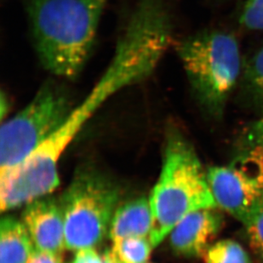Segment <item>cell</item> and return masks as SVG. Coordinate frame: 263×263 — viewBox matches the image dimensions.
<instances>
[{
	"label": "cell",
	"mask_w": 263,
	"mask_h": 263,
	"mask_svg": "<svg viewBox=\"0 0 263 263\" xmlns=\"http://www.w3.org/2000/svg\"><path fill=\"white\" fill-rule=\"evenodd\" d=\"M203 257L205 263H252L246 249L233 239L216 241Z\"/></svg>",
	"instance_id": "cell-14"
},
{
	"label": "cell",
	"mask_w": 263,
	"mask_h": 263,
	"mask_svg": "<svg viewBox=\"0 0 263 263\" xmlns=\"http://www.w3.org/2000/svg\"><path fill=\"white\" fill-rule=\"evenodd\" d=\"M72 94L62 82L48 80L0 132V175L15 169L69 117Z\"/></svg>",
	"instance_id": "cell-4"
},
{
	"label": "cell",
	"mask_w": 263,
	"mask_h": 263,
	"mask_svg": "<svg viewBox=\"0 0 263 263\" xmlns=\"http://www.w3.org/2000/svg\"><path fill=\"white\" fill-rule=\"evenodd\" d=\"M239 23L251 31L263 30V0H246L241 10Z\"/></svg>",
	"instance_id": "cell-16"
},
{
	"label": "cell",
	"mask_w": 263,
	"mask_h": 263,
	"mask_svg": "<svg viewBox=\"0 0 263 263\" xmlns=\"http://www.w3.org/2000/svg\"><path fill=\"white\" fill-rule=\"evenodd\" d=\"M72 263H117L112 257L110 251L103 255L97 252L95 248L84 249L76 251L74 259Z\"/></svg>",
	"instance_id": "cell-17"
},
{
	"label": "cell",
	"mask_w": 263,
	"mask_h": 263,
	"mask_svg": "<svg viewBox=\"0 0 263 263\" xmlns=\"http://www.w3.org/2000/svg\"><path fill=\"white\" fill-rule=\"evenodd\" d=\"M23 220L35 249L58 255L66 249L64 216L55 199L45 196L26 204Z\"/></svg>",
	"instance_id": "cell-8"
},
{
	"label": "cell",
	"mask_w": 263,
	"mask_h": 263,
	"mask_svg": "<svg viewBox=\"0 0 263 263\" xmlns=\"http://www.w3.org/2000/svg\"><path fill=\"white\" fill-rule=\"evenodd\" d=\"M149 201L154 217L149 239L154 248L189 214L218 208L195 149L176 129L168 134L161 172Z\"/></svg>",
	"instance_id": "cell-2"
},
{
	"label": "cell",
	"mask_w": 263,
	"mask_h": 263,
	"mask_svg": "<svg viewBox=\"0 0 263 263\" xmlns=\"http://www.w3.org/2000/svg\"><path fill=\"white\" fill-rule=\"evenodd\" d=\"M61 255L35 249L27 263H62Z\"/></svg>",
	"instance_id": "cell-18"
},
{
	"label": "cell",
	"mask_w": 263,
	"mask_h": 263,
	"mask_svg": "<svg viewBox=\"0 0 263 263\" xmlns=\"http://www.w3.org/2000/svg\"><path fill=\"white\" fill-rule=\"evenodd\" d=\"M238 87L243 101L263 116V45L243 63Z\"/></svg>",
	"instance_id": "cell-12"
},
{
	"label": "cell",
	"mask_w": 263,
	"mask_h": 263,
	"mask_svg": "<svg viewBox=\"0 0 263 263\" xmlns=\"http://www.w3.org/2000/svg\"><path fill=\"white\" fill-rule=\"evenodd\" d=\"M0 106H1V117H2V119H4V116H5L6 114H7L8 109H9V101H8L7 97L5 96V93L2 92L1 93V101H0Z\"/></svg>",
	"instance_id": "cell-19"
},
{
	"label": "cell",
	"mask_w": 263,
	"mask_h": 263,
	"mask_svg": "<svg viewBox=\"0 0 263 263\" xmlns=\"http://www.w3.org/2000/svg\"><path fill=\"white\" fill-rule=\"evenodd\" d=\"M154 246L150 239L141 237L112 240V257L117 263H146Z\"/></svg>",
	"instance_id": "cell-13"
},
{
	"label": "cell",
	"mask_w": 263,
	"mask_h": 263,
	"mask_svg": "<svg viewBox=\"0 0 263 263\" xmlns=\"http://www.w3.org/2000/svg\"><path fill=\"white\" fill-rule=\"evenodd\" d=\"M150 201L139 198L118 207L110 224L109 236L114 239L130 237L146 238L153 229Z\"/></svg>",
	"instance_id": "cell-9"
},
{
	"label": "cell",
	"mask_w": 263,
	"mask_h": 263,
	"mask_svg": "<svg viewBox=\"0 0 263 263\" xmlns=\"http://www.w3.org/2000/svg\"><path fill=\"white\" fill-rule=\"evenodd\" d=\"M219 210L201 209L184 217L170 234L172 251L184 257L204 256L223 225Z\"/></svg>",
	"instance_id": "cell-7"
},
{
	"label": "cell",
	"mask_w": 263,
	"mask_h": 263,
	"mask_svg": "<svg viewBox=\"0 0 263 263\" xmlns=\"http://www.w3.org/2000/svg\"><path fill=\"white\" fill-rule=\"evenodd\" d=\"M35 246L24 223L10 216L0 222V263H27Z\"/></svg>",
	"instance_id": "cell-11"
},
{
	"label": "cell",
	"mask_w": 263,
	"mask_h": 263,
	"mask_svg": "<svg viewBox=\"0 0 263 263\" xmlns=\"http://www.w3.org/2000/svg\"><path fill=\"white\" fill-rule=\"evenodd\" d=\"M176 51L199 107L212 119H221L243 71L235 36L204 30L181 40Z\"/></svg>",
	"instance_id": "cell-3"
},
{
	"label": "cell",
	"mask_w": 263,
	"mask_h": 263,
	"mask_svg": "<svg viewBox=\"0 0 263 263\" xmlns=\"http://www.w3.org/2000/svg\"><path fill=\"white\" fill-rule=\"evenodd\" d=\"M107 1H26L32 45L48 72L67 81L80 76L94 48Z\"/></svg>",
	"instance_id": "cell-1"
},
{
	"label": "cell",
	"mask_w": 263,
	"mask_h": 263,
	"mask_svg": "<svg viewBox=\"0 0 263 263\" xmlns=\"http://www.w3.org/2000/svg\"><path fill=\"white\" fill-rule=\"evenodd\" d=\"M243 226L250 246L263 261V208L243 223Z\"/></svg>",
	"instance_id": "cell-15"
},
{
	"label": "cell",
	"mask_w": 263,
	"mask_h": 263,
	"mask_svg": "<svg viewBox=\"0 0 263 263\" xmlns=\"http://www.w3.org/2000/svg\"><path fill=\"white\" fill-rule=\"evenodd\" d=\"M231 164L263 185V116L249 124L238 136Z\"/></svg>",
	"instance_id": "cell-10"
},
{
	"label": "cell",
	"mask_w": 263,
	"mask_h": 263,
	"mask_svg": "<svg viewBox=\"0 0 263 263\" xmlns=\"http://www.w3.org/2000/svg\"><path fill=\"white\" fill-rule=\"evenodd\" d=\"M216 205L243 224L263 208V185L234 164L206 170Z\"/></svg>",
	"instance_id": "cell-6"
},
{
	"label": "cell",
	"mask_w": 263,
	"mask_h": 263,
	"mask_svg": "<svg viewBox=\"0 0 263 263\" xmlns=\"http://www.w3.org/2000/svg\"><path fill=\"white\" fill-rule=\"evenodd\" d=\"M119 199L116 185L99 172L85 170L75 176L60 201L66 249L78 251L98 246L109 233Z\"/></svg>",
	"instance_id": "cell-5"
}]
</instances>
